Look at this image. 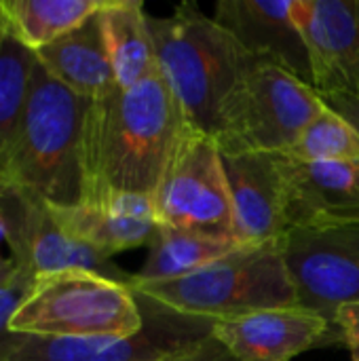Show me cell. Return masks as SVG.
<instances>
[{
  "label": "cell",
  "instance_id": "2",
  "mask_svg": "<svg viewBox=\"0 0 359 361\" xmlns=\"http://www.w3.org/2000/svg\"><path fill=\"white\" fill-rule=\"evenodd\" d=\"M157 68L186 123L216 135L222 108L254 57L214 17L184 2L169 17H150Z\"/></svg>",
  "mask_w": 359,
  "mask_h": 361
},
{
  "label": "cell",
  "instance_id": "22",
  "mask_svg": "<svg viewBox=\"0 0 359 361\" xmlns=\"http://www.w3.org/2000/svg\"><path fill=\"white\" fill-rule=\"evenodd\" d=\"M303 163H332L359 159V131L336 110H326L300 133L284 154Z\"/></svg>",
  "mask_w": 359,
  "mask_h": 361
},
{
  "label": "cell",
  "instance_id": "27",
  "mask_svg": "<svg viewBox=\"0 0 359 361\" xmlns=\"http://www.w3.org/2000/svg\"><path fill=\"white\" fill-rule=\"evenodd\" d=\"M11 190H15V184H13V178H11V171H8V163H6L4 150L0 146V199L6 197Z\"/></svg>",
  "mask_w": 359,
  "mask_h": 361
},
{
  "label": "cell",
  "instance_id": "13",
  "mask_svg": "<svg viewBox=\"0 0 359 361\" xmlns=\"http://www.w3.org/2000/svg\"><path fill=\"white\" fill-rule=\"evenodd\" d=\"M212 334L237 361H292L336 330L322 315L292 305L216 322Z\"/></svg>",
  "mask_w": 359,
  "mask_h": 361
},
{
  "label": "cell",
  "instance_id": "17",
  "mask_svg": "<svg viewBox=\"0 0 359 361\" xmlns=\"http://www.w3.org/2000/svg\"><path fill=\"white\" fill-rule=\"evenodd\" d=\"M36 59L53 78L80 97L97 99L116 87L97 13L36 51Z\"/></svg>",
  "mask_w": 359,
  "mask_h": 361
},
{
  "label": "cell",
  "instance_id": "1",
  "mask_svg": "<svg viewBox=\"0 0 359 361\" xmlns=\"http://www.w3.org/2000/svg\"><path fill=\"white\" fill-rule=\"evenodd\" d=\"M186 129L161 74L91 99L83 129V199L106 192L150 197Z\"/></svg>",
  "mask_w": 359,
  "mask_h": 361
},
{
  "label": "cell",
  "instance_id": "3",
  "mask_svg": "<svg viewBox=\"0 0 359 361\" xmlns=\"http://www.w3.org/2000/svg\"><path fill=\"white\" fill-rule=\"evenodd\" d=\"M89 102L36 63L19 129L6 150L15 190L49 205H74L83 199V129Z\"/></svg>",
  "mask_w": 359,
  "mask_h": 361
},
{
  "label": "cell",
  "instance_id": "8",
  "mask_svg": "<svg viewBox=\"0 0 359 361\" xmlns=\"http://www.w3.org/2000/svg\"><path fill=\"white\" fill-rule=\"evenodd\" d=\"M144 326L129 336H25L13 334L0 361H159L212 336V322L180 315L138 296Z\"/></svg>",
  "mask_w": 359,
  "mask_h": 361
},
{
  "label": "cell",
  "instance_id": "14",
  "mask_svg": "<svg viewBox=\"0 0 359 361\" xmlns=\"http://www.w3.org/2000/svg\"><path fill=\"white\" fill-rule=\"evenodd\" d=\"M214 19L256 59L273 63L313 87L311 55L292 15V0H220Z\"/></svg>",
  "mask_w": 359,
  "mask_h": 361
},
{
  "label": "cell",
  "instance_id": "26",
  "mask_svg": "<svg viewBox=\"0 0 359 361\" xmlns=\"http://www.w3.org/2000/svg\"><path fill=\"white\" fill-rule=\"evenodd\" d=\"M324 104L336 110L341 116H345L359 131V99L347 97V95H322Z\"/></svg>",
  "mask_w": 359,
  "mask_h": 361
},
{
  "label": "cell",
  "instance_id": "25",
  "mask_svg": "<svg viewBox=\"0 0 359 361\" xmlns=\"http://www.w3.org/2000/svg\"><path fill=\"white\" fill-rule=\"evenodd\" d=\"M159 361H237L216 338H214V334L207 338V341H203V343H199V345H195V347H190V349H186V351H180V353H176V355H169V357H165V360H159Z\"/></svg>",
  "mask_w": 359,
  "mask_h": 361
},
{
  "label": "cell",
  "instance_id": "11",
  "mask_svg": "<svg viewBox=\"0 0 359 361\" xmlns=\"http://www.w3.org/2000/svg\"><path fill=\"white\" fill-rule=\"evenodd\" d=\"M320 95L359 99V0H292Z\"/></svg>",
  "mask_w": 359,
  "mask_h": 361
},
{
  "label": "cell",
  "instance_id": "28",
  "mask_svg": "<svg viewBox=\"0 0 359 361\" xmlns=\"http://www.w3.org/2000/svg\"><path fill=\"white\" fill-rule=\"evenodd\" d=\"M13 235V226H11V218L6 214V209L0 203V243H8Z\"/></svg>",
  "mask_w": 359,
  "mask_h": 361
},
{
  "label": "cell",
  "instance_id": "30",
  "mask_svg": "<svg viewBox=\"0 0 359 361\" xmlns=\"http://www.w3.org/2000/svg\"><path fill=\"white\" fill-rule=\"evenodd\" d=\"M6 36V19H4V13H2V6H0V42L2 38Z\"/></svg>",
  "mask_w": 359,
  "mask_h": 361
},
{
  "label": "cell",
  "instance_id": "23",
  "mask_svg": "<svg viewBox=\"0 0 359 361\" xmlns=\"http://www.w3.org/2000/svg\"><path fill=\"white\" fill-rule=\"evenodd\" d=\"M34 281V273L23 264H17V271L11 279L0 283V349L8 343L11 334V317L21 305L25 292Z\"/></svg>",
  "mask_w": 359,
  "mask_h": 361
},
{
  "label": "cell",
  "instance_id": "29",
  "mask_svg": "<svg viewBox=\"0 0 359 361\" xmlns=\"http://www.w3.org/2000/svg\"><path fill=\"white\" fill-rule=\"evenodd\" d=\"M15 271H17V262L13 260V256L11 258H4L0 254V283H4L6 279H11Z\"/></svg>",
  "mask_w": 359,
  "mask_h": 361
},
{
  "label": "cell",
  "instance_id": "4",
  "mask_svg": "<svg viewBox=\"0 0 359 361\" xmlns=\"http://www.w3.org/2000/svg\"><path fill=\"white\" fill-rule=\"evenodd\" d=\"M135 296L180 315L224 322L264 309L296 305V288L284 258V239L237 245L207 267L171 281H129Z\"/></svg>",
  "mask_w": 359,
  "mask_h": 361
},
{
  "label": "cell",
  "instance_id": "10",
  "mask_svg": "<svg viewBox=\"0 0 359 361\" xmlns=\"http://www.w3.org/2000/svg\"><path fill=\"white\" fill-rule=\"evenodd\" d=\"M0 203L13 226L8 241L13 260L30 269L34 277L57 271H91L129 286L131 275L116 267L112 258L66 233L53 220L42 199L23 190H11Z\"/></svg>",
  "mask_w": 359,
  "mask_h": 361
},
{
  "label": "cell",
  "instance_id": "5",
  "mask_svg": "<svg viewBox=\"0 0 359 361\" xmlns=\"http://www.w3.org/2000/svg\"><path fill=\"white\" fill-rule=\"evenodd\" d=\"M144 326L138 296L127 283L91 271L36 275L11 317V334L129 336Z\"/></svg>",
  "mask_w": 359,
  "mask_h": 361
},
{
  "label": "cell",
  "instance_id": "15",
  "mask_svg": "<svg viewBox=\"0 0 359 361\" xmlns=\"http://www.w3.org/2000/svg\"><path fill=\"white\" fill-rule=\"evenodd\" d=\"M231 190L235 241L262 245L284 239L288 228L286 190L277 154H222Z\"/></svg>",
  "mask_w": 359,
  "mask_h": 361
},
{
  "label": "cell",
  "instance_id": "6",
  "mask_svg": "<svg viewBox=\"0 0 359 361\" xmlns=\"http://www.w3.org/2000/svg\"><path fill=\"white\" fill-rule=\"evenodd\" d=\"M324 110L315 87L254 61L226 99L214 137L222 154H286Z\"/></svg>",
  "mask_w": 359,
  "mask_h": 361
},
{
  "label": "cell",
  "instance_id": "9",
  "mask_svg": "<svg viewBox=\"0 0 359 361\" xmlns=\"http://www.w3.org/2000/svg\"><path fill=\"white\" fill-rule=\"evenodd\" d=\"M284 258L296 288V305L334 326L341 307L359 302V224L292 228Z\"/></svg>",
  "mask_w": 359,
  "mask_h": 361
},
{
  "label": "cell",
  "instance_id": "24",
  "mask_svg": "<svg viewBox=\"0 0 359 361\" xmlns=\"http://www.w3.org/2000/svg\"><path fill=\"white\" fill-rule=\"evenodd\" d=\"M334 330L347 347L351 361H359V302L345 305L336 311Z\"/></svg>",
  "mask_w": 359,
  "mask_h": 361
},
{
  "label": "cell",
  "instance_id": "21",
  "mask_svg": "<svg viewBox=\"0 0 359 361\" xmlns=\"http://www.w3.org/2000/svg\"><path fill=\"white\" fill-rule=\"evenodd\" d=\"M38 59L6 30L0 42V146L6 150L19 129Z\"/></svg>",
  "mask_w": 359,
  "mask_h": 361
},
{
  "label": "cell",
  "instance_id": "16",
  "mask_svg": "<svg viewBox=\"0 0 359 361\" xmlns=\"http://www.w3.org/2000/svg\"><path fill=\"white\" fill-rule=\"evenodd\" d=\"M53 220L78 241L112 258L125 250L150 245L157 233L152 199L135 192H106L74 205H49Z\"/></svg>",
  "mask_w": 359,
  "mask_h": 361
},
{
  "label": "cell",
  "instance_id": "12",
  "mask_svg": "<svg viewBox=\"0 0 359 361\" xmlns=\"http://www.w3.org/2000/svg\"><path fill=\"white\" fill-rule=\"evenodd\" d=\"M288 228L359 224V159L303 163L277 154Z\"/></svg>",
  "mask_w": 359,
  "mask_h": 361
},
{
  "label": "cell",
  "instance_id": "19",
  "mask_svg": "<svg viewBox=\"0 0 359 361\" xmlns=\"http://www.w3.org/2000/svg\"><path fill=\"white\" fill-rule=\"evenodd\" d=\"M239 243L205 237L190 231L157 226V233L148 245V256L138 273L131 275V281L157 283L186 277L209 262L222 258Z\"/></svg>",
  "mask_w": 359,
  "mask_h": 361
},
{
  "label": "cell",
  "instance_id": "18",
  "mask_svg": "<svg viewBox=\"0 0 359 361\" xmlns=\"http://www.w3.org/2000/svg\"><path fill=\"white\" fill-rule=\"evenodd\" d=\"M99 15L116 87L129 89L159 74L148 15L138 0H106Z\"/></svg>",
  "mask_w": 359,
  "mask_h": 361
},
{
  "label": "cell",
  "instance_id": "7",
  "mask_svg": "<svg viewBox=\"0 0 359 361\" xmlns=\"http://www.w3.org/2000/svg\"><path fill=\"white\" fill-rule=\"evenodd\" d=\"M150 199L157 226L235 241L231 190L214 135L188 125Z\"/></svg>",
  "mask_w": 359,
  "mask_h": 361
},
{
  "label": "cell",
  "instance_id": "20",
  "mask_svg": "<svg viewBox=\"0 0 359 361\" xmlns=\"http://www.w3.org/2000/svg\"><path fill=\"white\" fill-rule=\"evenodd\" d=\"M106 0H0L6 30L25 49L40 51L102 11Z\"/></svg>",
  "mask_w": 359,
  "mask_h": 361
}]
</instances>
